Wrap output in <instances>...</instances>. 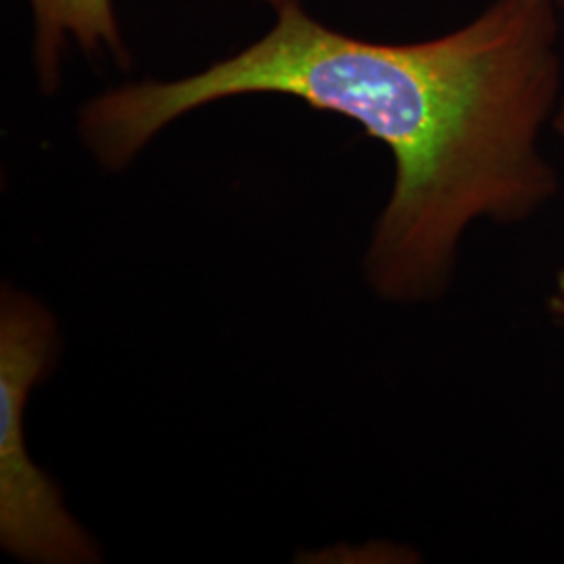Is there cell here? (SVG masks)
<instances>
[{"instance_id": "7", "label": "cell", "mask_w": 564, "mask_h": 564, "mask_svg": "<svg viewBox=\"0 0 564 564\" xmlns=\"http://www.w3.org/2000/svg\"><path fill=\"white\" fill-rule=\"evenodd\" d=\"M558 2H561V7H563L564 0H558Z\"/></svg>"}, {"instance_id": "2", "label": "cell", "mask_w": 564, "mask_h": 564, "mask_svg": "<svg viewBox=\"0 0 564 564\" xmlns=\"http://www.w3.org/2000/svg\"><path fill=\"white\" fill-rule=\"evenodd\" d=\"M51 312L18 289L0 300V544L23 563L101 561L95 540L67 512L53 484L25 447L30 393L57 358Z\"/></svg>"}, {"instance_id": "4", "label": "cell", "mask_w": 564, "mask_h": 564, "mask_svg": "<svg viewBox=\"0 0 564 564\" xmlns=\"http://www.w3.org/2000/svg\"><path fill=\"white\" fill-rule=\"evenodd\" d=\"M545 307H547V314L552 316V321L564 326V265L558 268L554 274L552 289L545 300Z\"/></svg>"}, {"instance_id": "6", "label": "cell", "mask_w": 564, "mask_h": 564, "mask_svg": "<svg viewBox=\"0 0 564 564\" xmlns=\"http://www.w3.org/2000/svg\"><path fill=\"white\" fill-rule=\"evenodd\" d=\"M268 2H272V4H279V2H282V0H268Z\"/></svg>"}, {"instance_id": "5", "label": "cell", "mask_w": 564, "mask_h": 564, "mask_svg": "<svg viewBox=\"0 0 564 564\" xmlns=\"http://www.w3.org/2000/svg\"><path fill=\"white\" fill-rule=\"evenodd\" d=\"M552 128L561 137V141H564V86L563 93H561V101H558L556 113H554V120H552Z\"/></svg>"}, {"instance_id": "1", "label": "cell", "mask_w": 564, "mask_h": 564, "mask_svg": "<svg viewBox=\"0 0 564 564\" xmlns=\"http://www.w3.org/2000/svg\"><path fill=\"white\" fill-rule=\"evenodd\" d=\"M558 7L491 0L449 34L384 44L282 0L268 34L241 53L86 102L82 139L107 170H121L172 121L241 95H286L356 121L393 158L366 281L387 302H433L452 282L470 226L529 223L561 193L542 149L564 86Z\"/></svg>"}, {"instance_id": "3", "label": "cell", "mask_w": 564, "mask_h": 564, "mask_svg": "<svg viewBox=\"0 0 564 564\" xmlns=\"http://www.w3.org/2000/svg\"><path fill=\"white\" fill-rule=\"evenodd\" d=\"M34 11V61L44 93L61 82L67 41L88 55H111L128 65L130 53L121 39L113 0H30Z\"/></svg>"}]
</instances>
